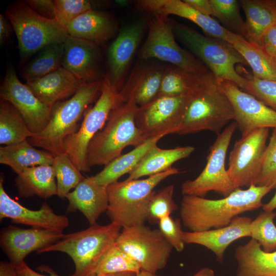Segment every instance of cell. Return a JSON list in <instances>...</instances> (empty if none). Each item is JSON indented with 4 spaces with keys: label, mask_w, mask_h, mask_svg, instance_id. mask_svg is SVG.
I'll return each mask as SVG.
<instances>
[{
    "label": "cell",
    "mask_w": 276,
    "mask_h": 276,
    "mask_svg": "<svg viewBox=\"0 0 276 276\" xmlns=\"http://www.w3.org/2000/svg\"><path fill=\"white\" fill-rule=\"evenodd\" d=\"M194 150L191 146L163 149L155 145L129 174L126 180L140 179L165 171L177 161L189 156Z\"/></svg>",
    "instance_id": "30"
},
{
    "label": "cell",
    "mask_w": 276,
    "mask_h": 276,
    "mask_svg": "<svg viewBox=\"0 0 276 276\" xmlns=\"http://www.w3.org/2000/svg\"><path fill=\"white\" fill-rule=\"evenodd\" d=\"M136 276H160L156 274L151 273L145 271L141 270L139 273H136Z\"/></svg>",
    "instance_id": "55"
},
{
    "label": "cell",
    "mask_w": 276,
    "mask_h": 276,
    "mask_svg": "<svg viewBox=\"0 0 276 276\" xmlns=\"http://www.w3.org/2000/svg\"><path fill=\"white\" fill-rule=\"evenodd\" d=\"M192 276H215V273L213 269L209 267H203Z\"/></svg>",
    "instance_id": "53"
},
{
    "label": "cell",
    "mask_w": 276,
    "mask_h": 276,
    "mask_svg": "<svg viewBox=\"0 0 276 276\" xmlns=\"http://www.w3.org/2000/svg\"><path fill=\"white\" fill-rule=\"evenodd\" d=\"M236 276H276V250L266 252L255 240L235 249Z\"/></svg>",
    "instance_id": "27"
},
{
    "label": "cell",
    "mask_w": 276,
    "mask_h": 276,
    "mask_svg": "<svg viewBox=\"0 0 276 276\" xmlns=\"http://www.w3.org/2000/svg\"><path fill=\"white\" fill-rule=\"evenodd\" d=\"M16 267L18 276H60L48 266L42 265L38 268L42 272L48 273V275L39 273L31 268L25 261ZM71 276H74L73 274Z\"/></svg>",
    "instance_id": "48"
},
{
    "label": "cell",
    "mask_w": 276,
    "mask_h": 276,
    "mask_svg": "<svg viewBox=\"0 0 276 276\" xmlns=\"http://www.w3.org/2000/svg\"><path fill=\"white\" fill-rule=\"evenodd\" d=\"M100 95L93 107L84 113L79 129L67 137L63 150L75 166L81 171L90 170L87 163V151L94 136L105 126L111 111L120 103L119 92L104 78Z\"/></svg>",
    "instance_id": "9"
},
{
    "label": "cell",
    "mask_w": 276,
    "mask_h": 276,
    "mask_svg": "<svg viewBox=\"0 0 276 276\" xmlns=\"http://www.w3.org/2000/svg\"><path fill=\"white\" fill-rule=\"evenodd\" d=\"M233 47L251 67L253 77L263 80L276 81V62L260 46L245 39L238 41Z\"/></svg>",
    "instance_id": "34"
},
{
    "label": "cell",
    "mask_w": 276,
    "mask_h": 276,
    "mask_svg": "<svg viewBox=\"0 0 276 276\" xmlns=\"http://www.w3.org/2000/svg\"><path fill=\"white\" fill-rule=\"evenodd\" d=\"M55 19L64 28L81 14L91 9L87 0H54Z\"/></svg>",
    "instance_id": "43"
},
{
    "label": "cell",
    "mask_w": 276,
    "mask_h": 276,
    "mask_svg": "<svg viewBox=\"0 0 276 276\" xmlns=\"http://www.w3.org/2000/svg\"><path fill=\"white\" fill-rule=\"evenodd\" d=\"M116 244L140 266L151 273L164 268L173 249L160 231L145 224L123 228Z\"/></svg>",
    "instance_id": "12"
},
{
    "label": "cell",
    "mask_w": 276,
    "mask_h": 276,
    "mask_svg": "<svg viewBox=\"0 0 276 276\" xmlns=\"http://www.w3.org/2000/svg\"><path fill=\"white\" fill-rule=\"evenodd\" d=\"M55 178L52 165H39L25 169L17 174L15 184L21 197L37 196L47 199L57 195Z\"/></svg>",
    "instance_id": "28"
},
{
    "label": "cell",
    "mask_w": 276,
    "mask_h": 276,
    "mask_svg": "<svg viewBox=\"0 0 276 276\" xmlns=\"http://www.w3.org/2000/svg\"><path fill=\"white\" fill-rule=\"evenodd\" d=\"M55 155L38 150L25 140L17 144L0 147V163L10 167L17 174L25 169L39 165H52Z\"/></svg>",
    "instance_id": "32"
},
{
    "label": "cell",
    "mask_w": 276,
    "mask_h": 276,
    "mask_svg": "<svg viewBox=\"0 0 276 276\" xmlns=\"http://www.w3.org/2000/svg\"><path fill=\"white\" fill-rule=\"evenodd\" d=\"M251 221L249 217L238 216L225 226L202 232H183V240L185 244L200 245L211 250L222 263L225 250L232 242L250 237Z\"/></svg>",
    "instance_id": "22"
},
{
    "label": "cell",
    "mask_w": 276,
    "mask_h": 276,
    "mask_svg": "<svg viewBox=\"0 0 276 276\" xmlns=\"http://www.w3.org/2000/svg\"><path fill=\"white\" fill-rule=\"evenodd\" d=\"M183 1L203 14L210 16L214 15L213 9L210 0H184Z\"/></svg>",
    "instance_id": "49"
},
{
    "label": "cell",
    "mask_w": 276,
    "mask_h": 276,
    "mask_svg": "<svg viewBox=\"0 0 276 276\" xmlns=\"http://www.w3.org/2000/svg\"><path fill=\"white\" fill-rule=\"evenodd\" d=\"M272 188L251 185L238 188L219 199L193 195H183L180 206L183 225L191 232H202L228 225L239 215L262 206V199Z\"/></svg>",
    "instance_id": "1"
},
{
    "label": "cell",
    "mask_w": 276,
    "mask_h": 276,
    "mask_svg": "<svg viewBox=\"0 0 276 276\" xmlns=\"http://www.w3.org/2000/svg\"><path fill=\"white\" fill-rule=\"evenodd\" d=\"M121 228L112 222L106 225L96 223L85 229L65 234L60 241L37 253H65L74 263V276H90L103 255L115 243Z\"/></svg>",
    "instance_id": "7"
},
{
    "label": "cell",
    "mask_w": 276,
    "mask_h": 276,
    "mask_svg": "<svg viewBox=\"0 0 276 276\" xmlns=\"http://www.w3.org/2000/svg\"><path fill=\"white\" fill-rule=\"evenodd\" d=\"M261 47L270 56H276V24L270 27L264 33Z\"/></svg>",
    "instance_id": "47"
},
{
    "label": "cell",
    "mask_w": 276,
    "mask_h": 276,
    "mask_svg": "<svg viewBox=\"0 0 276 276\" xmlns=\"http://www.w3.org/2000/svg\"><path fill=\"white\" fill-rule=\"evenodd\" d=\"M65 28L69 36L98 45L111 39L118 29L111 15L93 9L81 14Z\"/></svg>",
    "instance_id": "25"
},
{
    "label": "cell",
    "mask_w": 276,
    "mask_h": 276,
    "mask_svg": "<svg viewBox=\"0 0 276 276\" xmlns=\"http://www.w3.org/2000/svg\"><path fill=\"white\" fill-rule=\"evenodd\" d=\"M146 19L142 18L124 27L109 46L107 52V74L104 78L119 92L134 55L144 33Z\"/></svg>",
    "instance_id": "17"
},
{
    "label": "cell",
    "mask_w": 276,
    "mask_h": 276,
    "mask_svg": "<svg viewBox=\"0 0 276 276\" xmlns=\"http://www.w3.org/2000/svg\"><path fill=\"white\" fill-rule=\"evenodd\" d=\"M218 83L233 106L234 121L242 136L258 128L276 129V110L229 81Z\"/></svg>",
    "instance_id": "16"
},
{
    "label": "cell",
    "mask_w": 276,
    "mask_h": 276,
    "mask_svg": "<svg viewBox=\"0 0 276 276\" xmlns=\"http://www.w3.org/2000/svg\"><path fill=\"white\" fill-rule=\"evenodd\" d=\"M274 60H275V62H276V56H275V57H274Z\"/></svg>",
    "instance_id": "56"
},
{
    "label": "cell",
    "mask_w": 276,
    "mask_h": 276,
    "mask_svg": "<svg viewBox=\"0 0 276 276\" xmlns=\"http://www.w3.org/2000/svg\"><path fill=\"white\" fill-rule=\"evenodd\" d=\"M136 273L133 272H124L114 274H106L100 276H136Z\"/></svg>",
    "instance_id": "54"
},
{
    "label": "cell",
    "mask_w": 276,
    "mask_h": 276,
    "mask_svg": "<svg viewBox=\"0 0 276 276\" xmlns=\"http://www.w3.org/2000/svg\"><path fill=\"white\" fill-rule=\"evenodd\" d=\"M170 21L175 36L205 64L218 82L229 81L242 90H247L249 79L241 76L235 69L236 64L247 63L232 44L202 35L174 20Z\"/></svg>",
    "instance_id": "5"
},
{
    "label": "cell",
    "mask_w": 276,
    "mask_h": 276,
    "mask_svg": "<svg viewBox=\"0 0 276 276\" xmlns=\"http://www.w3.org/2000/svg\"><path fill=\"white\" fill-rule=\"evenodd\" d=\"M0 276H18L16 267L10 262L1 261Z\"/></svg>",
    "instance_id": "51"
},
{
    "label": "cell",
    "mask_w": 276,
    "mask_h": 276,
    "mask_svg": "<svg viewBox=\"0 0 276 276\" xmlns=\"http://www.w3.org/2000/svg\"><path fill=\"white\" fill-rule=\"evenodd\" d=\"M12 26L7 17L0 15V43L3 44L7 41L12 32Z\"/></svg>",
    "instance_id": "50"
},
{
    "label": "cell",
    "mask_w": 276,
    "mask_h": 276,
    "mask_svg": "<svg viewBox=\"0 0 276 276\" xmlns=\"http://www.w3.org/2000/svg\"><path fill=\"white\" fill-rule=\"evenodd\" d=\"M158 224L159 230L173 248L178 252L182 251L185 243L182 238L181 219L168 216L160 219Z\"/></svg>",
    "instance_id": "45"
},
{
    "label": "cell",
    "mask_w": 276,
    "mask_h": 276,
    "mask_svg": "<svg viewBox=\"0 0 276 276\" xmlns=\"http://www.w3.org/2000/svg\"><path fill=\"white\" fill-rule=\"evenodd\" d=\"M62 66L84 83L103 79L99 45L68 36L64 42Z\"/></svg>",
    "instance_id": "21"
},
{
    "label": "cell",
    "mask_w": 276,
    "mask_h": 276,
    "mask_svg": "<svg viewBox=\"0 0 276 276\" xmlns=\"http://www.w3.org/2000/svg\"><path fill=\"white\" fill-rule=\"evenodd\" d=\"M174 36L168 16L153 15L149 23L147 38L139 51V58L157 59L197 76L208 72L199 59L177 44Z\"/></svg>",
    "instance_id": "10"
},
{
    "label": "cell",
    "mask_w": 276,
    "mask_h": 276,
    "mask_svg": "<svg viewBox=\"0 0 276 276\" xmlns=\"http://www.w3.org/2000/svg\"><path fill=\"white\" fill-rule=\"evenodd\" d=\"M189 97L190 93L174 97L157 96L147 104L138 106L135 123L145 139L176 133Z\"/></svg>",
    "instance_id": "14"
},
{
    "label": "cell",
    "mask_w": 276,
    "mask_h": 276,
    "mask_svg": "<svg viewBox=\"0 0 276 276\" xmlns=\"http://www.w3.org/2000/svg\"><path fill=\"white\" fill-rule=\"evenodd\" d=\"M262 208L264 211H273L276 209V193L269 201L263 204Z\"/></svg>",
    "instance_id": "52"
},
{
    "label": "cell",
    "mask_w": 276,
    "mask_h": 276,
    "mask_svg": "<svg viewBox=\"0 0 276 276\" xmlns=\"http://www.w3.org/2000/svg\"><path fill=\"white\" fill-rule=\"evenodd\" d=\"M275 4H276V1H275Z\"/></svg>",
    "instance_id": "57"
},
{
    "label": "cell",
    "mask_w": 276,
    "mask_h": 276,
    "mask_svg": "<svg viewBox=\"0 0 276 276\" xmlns=\"http://www.w3.org/2000/svg\"><path fill=\"white\" fill-rule=\"evenodd\" d=\"M164 69L150 66L136 68L119 92L121 103L132 99L141 106L154 99L159 90Z\"/></svg>",
    "instance_id": "26"
},
{
    "label": "cell",
    "mask_w": 276,
    "mask_h": 276,
    "mask_svg": "<svg viewBox=\"0 0 276 276\" xmlns=\"http://www.w3.org/2000/svg\"><path fill=\"white\" fill-rule=\"evenodd\" d=\"M27 3L37 13L49 18L55 19V4L52 0H27Z\"/></svg>",
    "instance_id": "46"
},
{
    "label": "cell",
    "mask_w": 276,
    "mask_h": 276,
    "mask_svg": "<svg viewBox=\"0 0 276 276\" xmlns=\"http://www.w3.org/2000/svg\"><path fill=\"white\" fill-rule=\"evenodd\" d=\"M234 117L229 100L209 71L200 76L198 85L190 93L176 134L185 135L204 130L218 134L231 121H234Z\"/></svg>",
    "instance_id": "2"
},
{
    "label": "cell",
    "mask_w": 276,
    "mask_h": 276,
    "mask_svg": "<svg viewBox=\"0 0 276 276\" xmlns=\"http://www.w3.org/2000/svg\"><path fill=\"white\" fill-rule=\"evenodd\" d=\"M137 8L142 11L165 16L172 14L187 19L198 26L206 36L224 40L232 45L244 38L224 28L210 16L203 14L180 0H140Z\"/></svg>",
    "instance_id": "19"
},
{
    "label": "cell",
    "mask_w": 276,
    "mask_h": 276,
    "mask_svg": "<svg viewBox=\"0 0 276 276\" xmlns=\"http://www.w3.org/2000/svg\"><path fill=\"white\" fill-rule=\"evenodd\" d=\"M0 97L11 103L20 113L29 130L36 134L48 124L52 108L41 101L30 87L9 67L0 87Z\"/></svg>",
    "instance_id": "15"
},
{
    "label": "cell",
    "mask_w": 276,
    "mask_h": 276,
    "mask_svg": "<svg viewBox=\"0 0 276 276\" xmlns=\"http://www.w3.org/2000/svg\"><path fill=\"white\" fill-rule=\"evenodd\" d=\"M174 187L170 185L153 193L148 206V221L151 224H158L162 218L171 216L177 209L173 200Z\"/></svg>",
    "instance_id": "41"
},
{
    "label": "cell",
    "mask_w": 276,
    "mask_h": 276,
    "mask_svg": "<svg viewBox=\"0 0 276 276\" xmlns=\"http://www.w3.org/2000/svg\"><path fill=\"white\" fill-rule=\"evenodd\" d=\"M35 135L18 110L9 102L0 101V144L12 145Z\"/></svg>",
    "instance_id": "33"
},
{
    "label": "cell",
    "mask_w": 276,
    "mask_h": 276,
    "mask_svg": "<svg viewBox=\"0 0 276 276\" xmlns=\"http://www.w3.org/2000/svg\"><path fill=\"white\" fill-rule=\"evenodd\" d=\"M200 76L174 66L165 68L157 96L174 97L189 94L198 85Z\"/></svg>",
    "instance_id": "36"
},
{
    "label": "cell",
    "mask_w": 276,
    "mask_h": 276,
    "mask_svg": "<svg viewBox=\"0 0 276 276\" xmlns=\"http://www.w3.org/2000/svg\"><path fill=\"white\" fill-rule=\"evenodd\" d=\"M245 92L276 110V81L263 80L252 76L249 79V85Z\"/></svg>",
    "instance_id": "44"
},
{
    "label": "cell",
    "mask_w": 276,
    "mask_h": 276,
    "mask_svg": "<svg viewBox=\"0 0 276 276\" xmlns=\"http://www.w3.org/2000/svg\"><path fill=\"white\" fill-rule=\"evenodd\" d=\"M256 185L276 189V129H273L269 137Z\"/></svg>",
    "instance_id": "42"
},
{
    "label": "cell",
    "mask_w": 276,
    "mask_h": 276,
    "mask_svg": "<svg viewBox=\"0 0 276 276\" xmlns=\"http://www.w3.org/2000/svg\"><path fill=\"white\" fill-rule=\"evenodd\" d=\"M84 83L62 66L26 84L43 103L52 108L57 102L74 95Z\"/></svg>",
    "instance_id": "23"
},
{
    "label": "cell",
    "mask_w": 276,
    "mask_h": 276,
    "mask_svg": "<svg viewBox=\"0 0 276 276\" xmlns=\"http://www.w3.org/2000/svg\"><path fill=\"white\" fill-rule=\"evenodd\" d=\"M137 108L134 101L130 99L111 111L104 127L89 144L87 163L90 168L105 166L120 156L126 147H135L147 140L136 125Z\"/></svg>",
    "instance_id": "3"
},
{
    "label": "cell",
    "mask_w": 276,
    "mask_h": 276,
    "mask_svg": "<svg viewBox=\"0 0 276 276\" xmlns=\"http://www.w3.org/2000/svg\"><path fill=\"white\" fill-rule=\"evenodd\" d=\"M268 135L269 128H258L235 142L227 170L236 189L256 185Z\"/></svg>",
    "instance_id": "13"
},
{
    "label": "cell",
    "mask_w": 276,
    "mask_h": 276,
    "mask_svg": "<svg viewBox=\"0 0 276 276\" xmlns=\"http://www.w3.org/2000/svg\"><path fill=\"white\" fill-rule=\"evenodd\" d=\"M57 180V196L66 198L85 178L66 153L55 156L52 165Z\"/></svg>",
    "instance_id": "38"
},
{
    "label": "cell",
    "mask_w": 276,
    "mask_h": 276,
    "mask_svg": "<svg viewBox=\"0 0 276 276\" xmlns=\"http://www.w3.org/2000/svg\"><path fill=\"white\" fill-rule=\"evenodd\" d=\"M63 232L42 228L25 229L12 225L1 231L0 246L9 262L16 267L33 251L44 249L60 241Z\"/></svg>",
    "instance_id": "18"
},
{
    "label": "cell",
    "mask_w": 276,
    "mask_h": 276,
    "mask_svg": "<svg viewBox=\"0 0 276 276\" xmlns=\"http://www.w3.org/2000/svg\"><path fill=\"white\" fill-rule=\"evenodd\" d=\"M214 15L229 31L246 40L245 21L241 15L240 3L236 0H210Z\"/></svg>",
    "instance_id": "39"
},
{
    "label": "cell",
    "mask_w": 276,
    "mask_h": 276,
    "mask_svg": "<svg viewBox=\"0 0 276 276\" xmlns=\"http://www.w3.org/2000/svg\"><path fill=\"white\" fill-rule=\"evenodd\" d=\"M140 265L114 243L103 255L90 276L141 271Z\"/></svg>",
    "instance_id": "37"
},
{
    "label": "cell",
    "mask_w": 276,
    "mask_h": 276,
    "mask_svg": "<svg viewBox=\"0 0 276 276\" xmlns=\"http://www.w3.org/2000/svg\"><path fill=\"white\" fill-rule=\"evenodd\" d=\"M6 17L15 33L22 58H27L50 44L64 42L68 36L65 28L56 19L40 15L26 1H18L9 6Z\"/></svg>",
    "instance_id": "8"
},
{
    "label": "cell",
    "mask_w": 276,
    "mask_h": 276,
    "mask_svg": "<svg viewBox=\"0 0 276 276\" xmlns=\"http://www.w3.org/2000/svg\"><path fill=\"white\" fill-rule=\"evenodd\" d=\"M181 173L171 167L145 179L117 181L107 187L108 206L106 214L122 228L145 224L148 206L154 189L167 177Z\"/></svg>",
    "instance_id": "4"
},
{
    "label": "cell",
    "mask_w": 276,
    "mask_h": 276,
    "mask_svg": "<svg viewBox=\"0 0 276 276\" xmlns=\"http://www.w3.org/2000/svg\"><path fill=\"white\" fill-rule=\"evenodd\" d=\"M103 79L84 83L70 99L56 103L47 125L41 132L29 138L28 142L55 156L64 153L65 140L77 130L79 120L100 91Z\"/></svg>",
    "instance_id": "6"
},
{
    "label": "cell",
    "mask_w": 276,
    "mask_h": 276,
    "mask_svg": "<svg viewBox=\"0 0 276 276\" xmlns=\"http://www.w3.org/2000/svg\"><path fill=\"white\" fill-rule=\"evenodd\" d=\"M246 16V40L260 46L267 29L276 24V4L271 0H241Z\"/></svg>",
    "instance_id": "29"
},
{
    "label": "cell",
    "mask_w": 276,
    "mask_h": 276,
    "mask_svg": "<svg viewBox=\"0 0 276 276\" xmlns=\"http://www.w3.org/2000/svg\"><path fill=\"white\" fill-rule=\"evenodd\" d=\"M276 217L274 211H264L252 220L250 237L257 241L266 252L276 249V226L273 220Z\"/></svg>",
    "instance_id": "40"
},
{
    "label": "cell",
    "mask_w": 276,
    "mask_h": 276,
    "mask_svg": "<svg viewBox=\"0 0 276 276\" xmlns=\"http://www.w3.org/2000/svg\"><path fill=\"white\" fill-rule=\"evenodd\" d=\"M237 125L233 121L221 132L211 146L206 164L200 174L194 179H188L181 185L183 195L204 197L210 191L226 197L236 189L226 169L225 163L227 150Z\"/></svg>",
    "instance_id": "11"
},
{
    "label": "cell",
    "mask_w": 276,
    "mask_h": 276,
    "mask_svg": "<svg viewBox=\"0 0 276 276\" xmlns=\"http://www.w3.org/2000/svg\"><path fill=\"white\" fill-rule=\"evenodd\" d=\"M66 198L69 203L67 212L80 211L90 225L97 223L108 206L107 187L95 182L90 176L85 177Z\"/></svg>",
    "instance_id": "24"
},
{
    "label": "cell",
    "mask_w": 276,
    "mask_h": 276,
    "mask_svg": "<svg viewBox=\"0 0 276 276\" xmlns=\"http://www.w3.org/2000/svg\"><path fill=\"white\" fill-rule=\"evenodd\" d=\"M164 136L160 135L149 139L130 152L121 154L105 166L100 172L90 176L91 179L105 187L117 181L124 174H129L147 152L157 145L158 141Z\"/></svg>",
    "instance_id": "31"
},
{
    "label": "cell",
    "mask_w": 276,
    "mask_h": 276,
    "mask_svg": "<svg viewBox=\"0 0 276 276\" xmlns=\"http://www.w3.org/2000/svg\"><path fill=\"white\" fill-rule=\"evenodd\" d=\"M64 42L50 44L39 54L21 72L27 81L43 77L62 66Z\"/></svg>",
    "instance_id": "35"
},
{
    "label": "cell",
    "mask_w": 276,
    "mask_h": 276,
    "mask_svg": "<svg viewBox=\"0 0 276 276\" xmlns=\"http://www.w3.org/2000/svg\"><path fill=\"white\" fill-rule=\"evenodd\" d=\"M4 177L0 179V219L10 218L14 223L63 232L69 225L68 218L57 215L46 202L38 210H32L21 205L5 192Z\"/></svg>",
    "instance_id": "20"
}]
</instances>
